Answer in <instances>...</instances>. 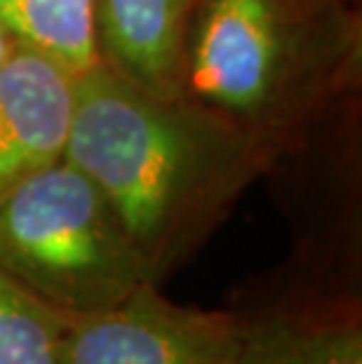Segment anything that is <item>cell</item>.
I'll list each match as a JSON object with an SVG mask.
<instances>
[{
  "label": "cell",
  "instance_id": "cell-1",
  "mask_svg": "<svg viewBox=\"0 0 362 364\" xmlns=\"http://www.w3.org/2000/svg\"><path fill=\"white\" fill-rule=\"evenodd\" d=\"M280 151L186 97H156L104 64L75 75L64 156L132 237L153 284L181 268Z\"/></svg>",
  "mask_w": 362,
  "mask_h": 364
},
{
  "label": "cell",
  "instance_id": "cell-2",
  "mask_svg": "<svg viewBox=\"0 0 362 364\" xmlns=\"http://www.w3.org/2000/svg\"><path fill=\"white\" fill-rule=\"evenodd\" d=\"M360 75V21L334 0H198L181 97L287 149Z\"/></svg>",
  "mask_w": 362,
  "mask_h": 364
},
{
  "label": "cell",
  "instance_id": "cell-3",
  "mask_svg": "<svg viewBox=\"0 0 362 364\" xmlns=\"http://www.w3.org/2000/svg\"><path fill=\"white\" fill-rule=\"evenodd\" d=\"M0 270L66 317L102 313L151 282L109 200L66 156L0 200Z\"/></svg>",
  "mask_w": 362,
  "mask_h": 364
},
{
  "label": "cell",
  "instance_id": "cell-4",
  "mask_svg": "<svg viewBox=\"0 0 362 364\" xmlns=\"http://www.w3.org/2000/svg\"><path fill=\"white\" fill-rule=\"evenodd\" d=\"M240 317L176 306L144 282L118 306L71 317L64 364H233Z\"/></svg>",
  "mask_w": 362,
  "mask_h": 364
},
{
  "label": "cell",
  "instance_id": "cell-5",
  "mask_svg": "<svg viewBox=\"0 0 362 364\" xmlns=\"http://www.w3.org/2000/svg\"><path fill=\"white\" fill-rule=\"evenodd\" d=\"M75 108V75L14 45L0 64V200L64 158Z\"/></svg>",
  "mask_w": 362,
  "mask_h": 364
},
{
  "label": "cell",
  "instance_id": "cell-6",
  "mask_svg": "<svg viewBox=\"0 0 362 364\" xmlns=\"http://www.w3.org/2000/svg\"><path fill=\"white\" fill-rule=\"evenodd\" d=\"M198 0H95L99 59L149 95L181 97V66Z\"/></svg>",
  "mask_w": 362,
  "mask_h": 364
},
{
  "label": "cell",
  "instance_id": "cell-7",
  "mask_svg": "<svg viewBox=\"0 0 362 364\" xmlns=\"http://www.w3.org/2000/svg\"><path fill=\"white\" fill-rule=\"evenodd\" d=\"M233 364H362V327L353 313H280L240 320Z\"/></svg>",
  "mask_w": 362,
  "mask_h": 364
},
{
  "label": "cell",
  "instance_id": "cell-8",
  "mask_svg": "<svg viewBox=\"0 0 362 364\" xmlns=\"http://www.w3.org/2000/svg\"><path fill=\"white\" fill-rule=\"evenodd\" d=\"M0 26L45 54L71 75L102 64L95 31V0H0Z\"/></svg>",
  "mask_w": 362,
  "mask_h": 364
},
{
  "label": "cell",
  "instance_id": "cell-9",
  "mask_svg": "<svg viewBox=\"0 0 362 364\" xmlns=\"http://www.w3.org/2000/svg\"><path fill=\"white\" fill-rule=\"evenodd\" d=\"M71 317L0 270V364H64Z\"/></svg>",
  "mask_w": 362,
  "mask_h": 364
},
{
  "label": "cell",
  "instance_id": "cell-10",
  "mask_svg": "<svg viewBox=\"0 0 362 364\" xmlns=\"http://www.w3.org/2000/svg\"><path fill=\"white\" fill-rule=\"evenodd\" d=\"M14 45H17V43H14V38L7 33L3 26H0V64H3V61L7 59V54L12 52Z\"/></svg>",
  "mask_w": 362,
  "mask_h": 364
},
{
  "label": "cell",
  "instance_id": "cell-11",
  "mask_svg": "<svg viewBox=\"0 0 362 364\" xmlns=\"http://www.w3.org/2000/svg\"><path fill=\"white\" fill-rule=\"evenodd\" d=\"M334 3H351V0H334Z\"/></svg>",
  "mask_w": 362,
  "mask_h": 364
}]
</instances>
